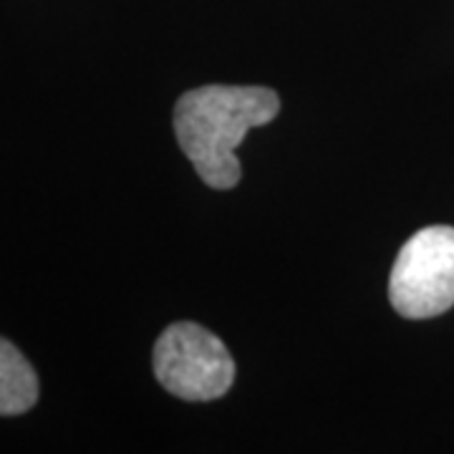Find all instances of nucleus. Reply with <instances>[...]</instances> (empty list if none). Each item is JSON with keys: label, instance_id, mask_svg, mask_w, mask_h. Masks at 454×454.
Segmentation results:
<instances>
[{"label": "nucleus", "instance_id": "1", "mask_svg": "<svg viewBox=\"0 0 454 454\" xmlns=\"http://www.w3.org/2000/svg\"><path fill=\"white\" fill-rule=\"evenodd\" d=\"M280 98L262 86H202L179 98L175 131L182 152L195 164L197 175L215 190H230L240 182L235 149L245 134L276 119Z\"/></svg>", "mask_w": 454, "mask_h": 454}, {"label": "nucleus", "instance_id": "2", "mask_svg": "<svg viewBox=\"0 0 454 454\" xmlns=\"http://www.w3.org/2000/svg\"><path fill=\"white\" fill-rule=\"evenodd\" d=\"M389 301L404 318H434L454 306V227L414 232L391 268Z\"/></svg>", "mask_w": 454, "mask_h": 454}, {"label": "nucleus", "instance_id": "3", "mask_svg": "<svg viewBox=\"0 0 454 454\" xmlns=\"http://www.w3.org/2000/svg\"><path fill=\"white\" fill-rule=\"evenodd\" d=\"M154 373L164 389L184 402H212L232 387L235 361L215 333L182 321L157 340Z\"/></svg>", "mask_w": 454, "mask_h": 454}, {"label": "nucleus", "instance_id": "4", "mask_svg": "<svg viewBox=\"0 0 454 454\" xmlns=\"http://www.w3.org/2000/svg\"><path fill=\"white\" fill-rule=\"evenodd\" d=\"M38 399V376L11 340L0 339V417L28 411Z\"/></svg>", "mask_w": 454, "mask_h": 454}]
</instances>
